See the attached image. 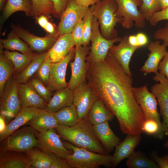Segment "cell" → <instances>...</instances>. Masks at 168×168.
I'll list each match as a JSON object with an SVG mask.
<instances>
[{
	"label": "cell",
	"instance_id": "1",
	"mask_svg": "<svg viewBox=\"0 0 168 168\" xmlns=\"http://www.w3.org/2000/svg\"><path fill=\"white\" fill-rule=\"evenodd\" d=\"M88 63L87 82L116 118L122 132L141 134L145 118L134 97L132 77L109 52L104 61Z\"/></svg>",
	"mask_w": 168,
	"mask_h": 168
},
{
	"label": "cell",
	"instance_id": "2",
	"mask_svg": "<svg viewBox=\"0 0 168 168\" xmlns=\"http://www.w3.org/2000/svg\"><path fill=\"white\" fill-rule=\"evenodd\" d=\"M55 129L63 138L76 146L98 153L109 155L96 133L93 125L86 117L74 126L58 125Z\"/></svg>",
	"mask_w": 168,
	"mask_h": 168
},
{
	"label": "cell",
	"instance_id": "3",
	"mask_svg": "<svg viewBox=\"0 0 168 168\" xmlns=\"http://www.w3.org/2000/svg\"><path fill=\"white\" fill-rule=\"evenodd\" d=\"M65 147L72 153L66 158L70 168H97L103 166L112 167V156L98 153L77 147L65 141Z\"/></svg>",
	"mask_w": 168,
	"mask_h": 168
},
{
	"label": "cell",
	"instance_id": "4",
	"mask_svg": "<svg viewBox=\"0 0 168 168\" xmlns=\"http://www.w3.org/2000/svg\"><path fill=\"white\" fill-rule=\"evenodd\" d=\"M92 7L93 16L97 20L102 35L109 40L117 37L115 27L123 19L116 16L118 7L115 0H100Z\"/></svg>",
	"mask_w": 168,
	"mask_h": 168
},
{
	"label": "cell",
	"instance_id": "5",
	"mask_svg": "<svg viewBox=\"0 0 168 168\" xmlns=\"http://www.w3.org/2000/svg\"><path fill=\"white\" fill-rule=\"evenodd\" d=\"M0 118L6 125L17 115L21 108L18 94V84L11 78L6 83L0 96Z\"/></svg>",
	"mask_w": 168,
	"mask_h": 168
},
{
	"label": "cell",
	"instance_id": "6",
	"mask_svg": "<svg viewBox=\"0 0 168 168\" xmlns=\"http://www.w3.org/2000/svg\"><path fill=\"white\" fill-rule=\"evenodd\" d=\"M99 26L97 19L93 16L90 40L91 45L89 55L86 58V61L90 63L104 61L110 48L114 43L120 42L122 39L119 37L111 40L105 39L100 31Z\"/></svg>",
	"mask_w": 168,
	"mask_h": 168
},
{
	"label": "cell",
	"instance_id": "7",
	"mask_svg": "<svg viewBox=\"0 0 168 168\" xmlns=\"http://www.w3.org/2000/svg\"><path fill=\"white\" fill-rule=\"evenodd\" d=\"M36 132L30 126L15 131L1 145L2 153L7 151L25 152L33 148L37 145Z\"/></svg>",
	"mask_w": 168,
	"mask_h": 168
},
{
	"label": "cell",
	"instance_id": "8",
	"mask_svg": "<svg viewBox=\"0 0 168 168\" xmlns=\"http://www.w3.org/2000/svg\"><path fill=\"white\" fill-rule=\"evenodd\" d=\"M117 6L116 14L117 17L123 18L121 23L125 29H129L133 26L138 28H144L146 19L138 9L142 3L141 0H115Z\"/></svg>",
	"mask_w": 168,
	"mask_h": 168
},
{
	"label": "cell",
	"instance_id": "9",
	"mask_svg": "<svg viewBox=\"0 0 168 168\" xmlns=\"http://www.w3.org/2000/svg\"><path fill=\"white\" fill-rule=\"evenodd\" d=\"M74 60L70 63L72 73L68 87L73 91L82 83L86 81V74L89 63L86 62V58L89 54L90 47L88 45L75 48Z\"/></svg>",
	"mask_w": 168,
	"mask_h": 168
},
{
	"label": "cell",
	"instance_id": "10",
	"mask_svg": "<svg viewBox=\"0 0 168 168\" xmlns=\"http://www.w3.org/2000/svg\"><path fill=\"white\" fill-rule=\"evenodd\" d=\"M55 129L50 128L42 132H36L35 135L37 141V145L44 152L54 153L58 157L66 159L72 153L64 146Z\"/></svg>",
	"mask_w": 168,
	"mask_h": 168
},
{
	"label": "cell",
	"instance_id": "11",
	"mask_svg": "<svg viewBox=\"0 0 168 168\" xmlns=\"http://www.w3.org/2000/svg\"><path fill=\"white\" fill-rule=\"evenodd\" d=\"M89 8L77 4L74 0H70L60 16V21L57 28V36L71 33L78 21L83 19Z\"/></svg>",
	"mask_w": 168,
	"mask_h": 168
},
{
	"label": "cell",
	"instance_id": "12",
	"mask_svg": "<svg viewBox=\"0 0 168 168\" xmlns=\"http://www.w3.org/2000/svg\"><path fill=\"white\" fill-rule=\"evenodd\" d=\"M153 79L159 83L151 86V92L157 100L163 119V129L165 135L168 136V79L159 72L156 74Z\"/></svg>",
	"mask_w": 168,
	"mask_h": 168
},
{
	"label": "cell",
	"instance_id": "13",
	"mask_svg": "<svg viewBox=\"0 0 168 168\" xmlns=\"http://www.w3.org/2000/svg\"><path fill=\"white\" fill-rule=\"evenodd\" d=\"M132 90L137 101L144 113L145 120L153 119L163 126L160 114L157 110V100L155 96L148 91L147 84L139 87H133Z\"/></svg>",
	"mask_w": 168,
	"mask_h": 168
},
{
	"label": "cell",
	"instance_id": "14",
	"mask_svg": "<svg viewBox=\"0 0 168 168\" xmlns=\"http://www.w3.org/2000/svg\"><path fill=\"white\" fill-rule=\"evenodd\" d=\"M98 98L87 81L81 83L73 91V105L79 121L86 117L90 110Z\"/></svg>",
	"mask_w": 168,
	"mask_h": 168
},
{
	"label": "cell",
	"instance_id": "15",
	"mask_svg": "<svg viewBox=\"0 0 168 168\" xmlns=\"http://www.w3.org/2000/svg\"><path fill=\"white\" fill-rule=\"evenodd\" d=\"M75 48H72L62 61L51 64L50 74L47 85L52 92L68 87L65 80L67 68L68 63L75 58Z\"/></svg>",
	"mask_w": 168,
	"mask_h": 168
},
{
	"label": "cell",
	"instance_id": "16",
	"mask_svg": "<svg viewBox=\"0 0 168 168\" xmlns=\"http://www.w3.org/2000/svg\"><path fill=\"white\" fill-rule=\"evenodd\" d=\"M11 27L12 30L28 44L32 50L38 52L50 49L58 38L56 36L47 35L41 37L35 35L18 24L16 25L12 24Z\"/></svg>",
	"mask_w": 168,
	"mask_h": 168
},
{
	"label": "cell",
	"instance_id": "17",
	"mask_svg": "<svg viewBox=\"0 0 168 168\" xmlns=\"http://www.w3.org/2000/svg\"><path fill=\"white\" fill-rule=\"evenodd\" d=\"M139 48L131 45L128 41V36L125 35L118 45H114L110 48L109 53L120 64L126 73L132 77L129 63L133 53Z\"/></svg>",
	"mask_w": 168,
	"mask_h": 168
},
{
	"label": "cell",
	"instance_id": "18",
	"mask_svg": "<svg viewBox=\"0 0 168 168\" xmlns=\"http://www.w3.org/2000/svg\"><path fill=\"white\" fill-rule=\"evenodd\" d=\"M147 48L150 53L140 70L146 73L153 72L156 74L158 72L159 64L167 52V47L163 44H161L160 41L157 40L149 43Z\"/></svg>",
	"mask_w": 168,
	"mask_h": 168
},
{
	"label": "cell",
	"instance_id": "19",
	"mask_svg": "<svg viewBox=\"0 0 168 168\" xmlns=\"http://www.w3.org/2000/svg\"><path fill=\"white\" fill-rule=\"evenodd\" d=\"M39 108L21 107L14 119L0 130V140L3 141L18 128L27 123L37 114Z\"/></svg>",
	"mask_w": 168,
	"mask_h": 168
},
{
	"label": "cell",
	"instance_id": "20",
	"mask_svg": "<svg viewBox=\"0 0 168 168\" xmlns=\"http://www.w3.org/2000/svg\"><path fill=\"white\" fill-rule=\"evenodd\" d=\"M141 140V134H127L123 141L115 147L112 156L111 167H116L123 160L130 157L134 152L135 148Z\"/></svg>",
	"mask_w": 168,
	"mask_h": 168
},
{
	"label": "cell",
	"instance_id": "21",
	"mask_svg": "<svg viewBox=\"0 0 168 168\" xmlns=\"http://www.w3.org/2000/svg\"><path fill=\"white\" fill-rule=\"evenodd\" d=\"M74 46L71 33L64 34L59 36L47 54L52 63L58 62L64 59Z\"/></svg>",
	"mask_w": 168,
	"mask_h": 168
},
{
	"label": "cell",
	"instance_id": "22",
	"mask_svg": "<svg viewBox=\"0 0 168 168\" xmlns=\"http://www.w3.org/2000/svg\"><path fill=\"white\" fill-rule=\"evenodd\" d=\"M18 94L21 107L44 109L47 104L29 84H18Z\"/></svg>",
	"mask_w": 168,
	"mask_h": 168
},
{
	"label": "cell",
	"instance_id": "23",
	"mask_svg": "<svg viewBox=\"0 0 168 168\" xmlns=\"http://www.w3.org/2000/svg\"><path fill=\"white\" fill-rule=\"evenodd\" d=\"M109 121L93 125L98 137L109 154L120 143L121 139L110 128Z\"/></svg>",
	"mask_w": 168,
	"mask_h": 168
},
{
	"label": "cell",
	"instance_id": "24",
	"mask_svg": "<svg viewBox=\"0 0 168 168\" xmlns=\"http://www.w3.org/2000/svg\"><path fill=\"white\" fill-rule=\"evenodd\" d=\"M51 99L44 109L52 113L73 104V91L68 87L54 92Z\"/></svg>",
	"mask_w": 168,
	"mask_h": 168
},
{
	"label": "cell",
	"instance_id": "25",
	"mask_svg": "<svg viewBox=\"0 0 168 168\" xmlns=\"http://www.w3.org/2000/svg\"><path fill=\"white\" fill-rule=\"evenodd\" d=\"M27 124L39 132H44L50 128H55L58 125L53 113L44 109L39 108L36 115Z\"/></svg>",
	"mask_w": 168,
	"mask_h": 168
},
{
	"label": "cell",
	"instance_id": "26",
	"mask_svg": "<svg viewBox=\"0 0 168 168\" xmlns=\"http://www.w3.org/2000/svg\"><path fill=\"white\" fill-rule=\"evenodd\" d=\"M16 152L7 151L2 153L0 157V168H31V161L27 155Z\"/></svg>",
	"mask_w": 168,
	"mask_h": 168
},
{
	"label": "cell",
	"instance_id": "27",
	"mask_svg": "<svg viewBox=\"0 0 168 168\" xmlns=\"http://www.w3.org/2000/svg\"><path fill=\"white\" fill-rule=\"evenodd\" d=\"M114 116L103 101L98 98L90 110L86 118L88 121L94 125L107 121H111Z\"/></svg>",
	"mask_w": 168,
	"mask_h": 168
},
{
	"label": "cell",
	"instance_id": "28",
	"mask_svg": "<svg viewBox=\"0 0 168 168\" xmlns=\"http://www.w3.org/2000/svg\"><path fill=\"white\" fill-rule=\"evenodd\" d=\"M32 8L31 0H7L0 18V29L8 18L15 12L23 11L27 16H30Z\"/></svg>",
	"mask_w": 168,
	"mask_h": 168
},
{
	"label": "cell",
	"instance_id": "29",
	"mask_svg": "<svg viewBox=\"0 0 168 168\" xmlns=\"http://www.w3.org/2000/svg\"><path fill=\"white\" fill-rule=\"evenodd\" d=\"M25 153L31 161V168H50L53 162L58 157L54 153L33 148Z\"/></svg>",
	"mask_w": 168,
	"mask_h": 168
},
{
	"label": "cell",
	"instance_id": "30",
	"mask_svg": "<svg viewBox=\"0 0 168 168\" xmlns=\"http://www.w3.org/2000/svg\"><path fill=\"white\" fill-rule=\"evenodd\" d=\"M47 54V52L37 55L21 72L16 73L14 79L18 84L26 83L28 80L37 72Z\"/></svg>",
	"mask_w": 168,
	"mask_h": 168
},
{
	"label": "cell",
	"instance_id": "31",
	"mask_svg": "<svg viewBox=\"0 0 168 168\" xmlns=\"http://www.w3.org/2000/svg\"><path fill=\"white\" fill-rule=\"evenodd\" d=\"M0 96L5 85L15 72V68L12 62L3 53V47L0 43Z\"/></svg>",
	"mask_w": 168,
	"mask_h": 168
},
{
	"label": "cell",
	"instance_id": "32",
	"mask_svg": "<svg viewBox=\"0 0 168 168\" xmlns=\"http://www.w3.org/2000/svg\"><path fill=\"white\" fill-rule=\"evenodd\" d=\"M6 56L12 62L16 73L22 71L37 55L33 52L27 53H20L17 51H3Z\"/></svg>",
	"mask_w": 168,
	"mask_h": 168
},
{
	"label": "cell",
	"instance_id": "33",
	"mask_svg": "<svg viewBox=\"0 0 168 168\" xmlns=\"http://www.w3.org/2000/svg\"><path fill=\"white\" fill-rule=\"evenodd\" d=\"M53 113L58 125H60L72 127L79 121L77 110L73 104Z\"/></svg>",
	"mask_w": 168,
	"mask_h": 168
},
{
	"label": "cell",
	"instance_id": "34",
	"mask_svg": "<svg viewBox=\"0 0 168 168\" xmlns=\"http://www.w3.org/2000/svg\"><path fill=\"white\" fill-rule=\"evenodd\" d=\"M18 35L12 30L6 39H0V42L3 48L6 49L14 51L16 50L22 53L32 52L28 44L22 40Z\"/></svg>",
	"mask_w": 168,
	"mask_h": 168
},
{
	"label": "cell",
	"instance_id": "35",
	"mask_svg": "<svg viewBox=\"0 0 168 168\" xmlns=\"http://www.w3.org/2000/svg\"><path fill=\"white\" fill-rule=\"evenodd\" d=\"M126 165L128 168H159L157 165L144 152H134L128 158Z\"/></svg>",
	"mask_w": 168,
	"mask_h": 168
},
{
	"label": "cell",
	"instance_id": "36",
	"mask_svg": "<svg viewBox=\"0 0 168 168\" xmlns=\"http://www.w3.org/2000/svg\"><path fill=\"white\" fill-rule=\"evenodd\" d=\"M32 11L31 17L36 18L41 15L50 16L54 14L53 2L50 0H31Z\"/></svg>",
	"mask_w": 168,
	"mask_h": 168
},
{
	"label": "cell",
	"instance_id": "37",
	"mask_svg": "<svg viewBox=\"0 0 168 168\" xmlns=\"http://www.w3.org/2000/svg\"><path fill=\"white\" fill-rule=\"evenodd\" d=\"M142 133L152 136L154 138L161 140L165 137V133L163 126L152 119H146L142 128Z\"/></svg>",
	"mask_w": 168,
	"mask_h": 168
},
{
	"label": "cell",
	"instance_id": "38",
	"mask_svg": "<svg viewBox=\"0 0 168 168\" xmlns=\"http://www.w3.org/2000/svg\"><path fill=\"white\" fill-rule=\"evenodd\" d=\"M139 10L146 21H149L155 13L162 10L161 0H141Z\"/></svg>",
	"mask_w": 168,
	"mask_h": 168
},
{
	"label": "cell",
	"instance_id": "39",
	"mask_svg": "<svg viewBox=\"0 0 168 168\" xmlns=\"http://www.w3.org/2000/svg\"><path fill=\"white\" fill-rule=\"evenodd\" d=\"M93 16L92 6L83 18V35L82 41V45H88L91 41L92 33V20Z\"/></svg>",
	"mask_w": 168,
	"mask_h": 168
},
{
	"label": "cell",
	"instance_id": "40",
	"mask_svg": "<svg viewBox=\"0 0 168 168\" xmlns=\"http://www.w3.org/2000/svg\"><path fill=\"white\" fill-rule=\"evenodd\" d=\"M28 83L34 88L47 104L49 102L53 95L52 92L39 78H34Z\"/></svg>",
	"mask_w": 168,
	"mask_h": 168
},
{
	"label": "cell",
	"instance_id": "41",
	"mask_svg": "<svg viewBox=\"0 0 168 168\" xmlns=\"http://www.w3.org/2000/svg\"><path fill=\"white\" fill-rule=\"evenodd\" d=\"M52 63L47 54L36 72L38 78L44 84L48 82Z\"/></svg>",
	"mask_w": 168,
	"mask_h": 168
},
{
	"label": "cell",
	"instance_id": "42",
	"mask_svg": "<svg viewBox=\"0 0 168 168\" xmlns=\"http://www.w3.org/2000/svg\"><path fill=\"white\" fill-rule=\"evenodd\" d=\"M71 33L75 47L81 46L83 35L82 19H80L78 21Z\"/></svg>",
	"mask_w": 168,
	"mask_h": 168
},
{
	"label": "cell",
	"instance_id": "43",
	"mask_svg": "<svg viewBox=\"0 0 168 168\" xmlns=\"http://www.w3.org/2000/svg\"><path fill=\"white\" fill-rule=\"evenodd\" d=\"M168 20V7L155 13L149 20L151 26H155L160 21Z\"/></svg>",
	"mask_w": 168,
	"mask_h": 168
},
{
	"label": "cell",
	"instance_id": "44",
	"mask_svg": "<svg viewBox=\"0 0 168 168\" xmlns=\"http://www.w3.org/2000/svg\"><path fill=\"white\" fill-rule=\"evenodd\" d=\"M154 37L157 40L163 41V44L168 47V22L162 28L156 30L153 34Z\"/></svg>",
	"mask_w": 168,
	"mask_h": 168
},
{
	"label": "cell",
	"instance_id": "45",
	"mask_svg": "<svg viewBox=\"0 0 168 168\" xmlns=\"http://www.w3.org/2000/svg\"><path fill=\"white\" fill-rule=\"evenodd\" d=\"M150 156L159 168H168V155L159 157L157 152L154 151L150 154Z\"/></svg>",
	"mask_w": 168,
	"mask_h": 168
},
{
	"label": "cell",
	"instance_id": "46",
	"mask_svg": "<svg viewBox=\"0 0 168 168\" xmlns=\"http://www.w3.org/2000/svg\"><path fill=\"white\" fill-rule=\"evenodd\" d=\"M54 4V14L60 16L65 9L70 0H50Z\"/></svg>",
	"mask_w": 168,
	"mask_h": 168
},
{
	"label": "cell",
	"instance_id": "47",
	"mask_svg": "<svg viewBox=\"0 0 168 168\" xmlns=\"http://www.w3.org/2000/svg\"><path fill=\"white\" fill-rule=\"evenodd\" d=\"M158 70L159 72L163 74L168 79V50L162 60L160 62Z\"/></svg>",
	"mask_w": 168,
	"mask_h": 168
},
{
	"label": "cell",
	"instance_id": "48",
	"mask_svg": "<svg viewBox=\"0 0 168 168\" xmlns=\"http://www.w3.org/2000/svg\"><path fill=\"white\" fill-rule=\"evenodd\" d=\"M50 168H70L67 160L58 157L53 162Z\"/></svg>",
	"mask_w": 168,
	"mask_h": 168
},
{
	"label": "cell",
	"instance_id": "49",
	"mask_svg": "<svg viewBox=\"0 0 168 168\" xmlns=\"http://www.w3.org/2000/svg\"><path fill=\"white\" fill-rule=\"evenodd\" d=\"M136 35L138 45L140 48L146 45L148 43V38L144 33L139 32Z\"/></svg>",
	"mask_w": 168,
	"mask_h": 168
},
{
	"label": "cell",
	"instance_id": "50",
	"mask_svg": "<svg viewBox=\"0 0 168 168\" xmlns=\"http://www.w3.org/2000/svg\"><path fill=\"white\" fill-rule=\"evenodd\" d=\"M44 30L48 33V35L57 36V29L55 25L51 22L49 21L46 24Z\"/></svg>",
	"mask_w": 168,
	"mask_h": 168
},
{
	"label": "cell",
	"instance_id": "51",
	"mask_svg": "<svg viewBox=\"0 0 168 168\" xmlns=\"http://www.w3.org/2000/svg\"><path fill=\"white\" fill-rule=\"evenodd\" d=\"M77 4L83 7H89L96 4L100 0H74Z\"/></svg>",
	"mask_w": 168,
	"mask_h": 168
},
{
	"label": "cell",
	"instance_id": "52",
	"mask_svg": "<svg viewBox=\"0 0 168 168\" xmlns=\"http://www.w3.org/2000/svg\"><path fill=\"white\" fill-rule=\"evenodd\" d=\"M38 24L43 29L49 21L48 16L44 15H41L35 18Z\"/></svg>",
	"mask_w": 168,
	"mask_h": 168
},
{
	"label": "cell",
	"instance_id": "53",
	"mask_svg": "<svg viewBox=\"0 0 168 168\" xmlns=\"http://www.w3.org/2000/svg\"><path fill=\"white\" fill-rule=\"evenodd\" d=\"M128 39L131 45L140 48L138 44L136 35H130L128 36Z\"/></svg>",
	"mask_w": 168,
	"mask_h": 168
},
{
	"label": "cell",
	"instance_id": "54",
	"mask_svg": "<svg viewBox=\"0 0 168 168\" xmlns=\"http://www.w3.org/2000/svg\"><path fill=\"white\" fill-rule=\"evenodd\" d=\"M162 10L163 9L168 7V0H161Z\"/></svg>",
	"mask_w": 168,
	"mask_h": 168
},
{
	"label": "cell",
	"instance_id": "55",
	"mask_svg": "<svg viewBox=\"0 0 168 168\" xmlns=\"http://www.w3.org/2000/svg\"><path fill=\"white\" fill-rule=\"evenodd\" d=\"M7 0H0V10H3L7 2Z\"/></svg>",
	"mask_w": 168,
	"mask_h": 168
},
{
	"label": "cell",
	"instance_id": "56",
	"mask_svg": "<svg viewBox=\"0 0 168 168\" xmlns=\"http://www.w3.org/2000/svg\"><path fill=\"white\" fill-rule=\"evenodd\" d=\"M163 146L164 147L168 148V139L163 144Z\"/></svg>",
	"mask_w": 168,
	"mask_h": 168
}]
</instances>
